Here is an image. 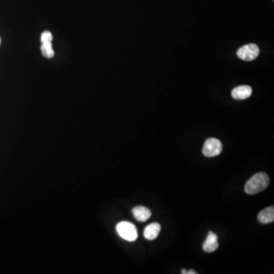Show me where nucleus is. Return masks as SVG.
I'll use <instances>...</instances> for the list:
<instances>
[{"label":"nucleus","instance_id":"f257e3e1","mask_svg":"<svg viewBox=\"0 0 274 274\" xmlns=\"http://www.w3.org/2000/svg\"><path fill=\"white\" fill-rule=\"evenodd\" d=\"M270 178L265 172H259L252 176L245 186L246 194L249 195L258 194L269 186Z\"/></svg>","mask_w":274,"mask_h":274},{"label":"nucleus","instance_id":"f03ea898","mask_svg":"<svg viewBox=\"0 0 274 274\" xmlns=\"http://www.w3.org/2000/svg\"><path fill=\"white\" fill-rule=\"evenodd\" d=\"M116 229L118 235L128 242H134L138 238L137 227L130 222H121L117 225Z\"/></svg>","mask_w":274,"mask_h":274},{"label":"nucleus","instance_id":"7ed1b4c3","mask_svg":"<svg viewBox=\"0 0 274 274\" xmlns=\"http://www.w3.org/2000/svg\"><path fill=\"white\" fill-rule=\"evenodd\" d=\"M223 143L216 138H210L207 139L203 145L202 152L203 155L208 158L217 156L223 151Z\"/></svg>","mask_w":274,"mask_h":274},{"label":"nucleus","instance_id":"20e7f679","mask_svg":"<svg viewBox=\"0 0 274 274\" xmlns=\"http://www.w3.org/2000/svg\"><path fill=\"white\" fill-rule=\"evenodd\" d=\"M260 49L258 45L255 44H246L239 49L237 56L241 60L245 61H252L258 57Z\"/></svg>","mask_w":274,"mask_h":274},{"label":"nucleus","instance_id":"39448f33","mask_svg":"<svg viewBox=\"0 0 274 274\" xmlns=\"http://www.w3.org/2000/svg\"><path fill=\"white\" fill-rule=\"evenodd\" d=\"M53 35L50 31H44L41 34L40 41H41V52L43 56L46 58H53L54 56V50L52 46Z\"/></svg>","mask_w":274,"mask_h":274},{"label":"nucleus","instance_id":"423d86ee","mask_svg":"<svg viewBox=\"0 0 274 274\" xmlns=\"http://www.w3.org/2000/svg\"><path fill=\"white\" fill-rule=\"evenodd\" d=\"M218 248H219V243H218L217 235L215 234L214 232L210 231L207 239H206V241L203 243V251L207 252V253H212V252L217 250Z\"/></svg>","mask_w":274,"mask_h":274},{"label":"nucleus","instance_id":"0eeeda50","mask_svg":"<svg viewBox=\"0 0 274 274\" xmlns=\"http://www.w3.org/2000/svg\"><path fill=\"white\" fill-rule=\"evenodd\" d=\"M252 94V89L249 86H241L232 91V96L236 100L249 99Z\"/></svg>","mask_w":274,"mask_h":274},{"label":"nucleus","instance_id":"6e6552de","mask_svg":"<svg viewBox=\"0 0 274 274\" xmlns=\"http://www.w3.org/2000/svg\"><path fill=\"white\" fill-rule=\"evenodd\" d=\"M132 213L137 221L141 222V223L147 221L152 216L151 210L147 207H142V206L134 207L133 209Z\"/></svg>","mask_w":274,"mask_h":274},{"label":"nucleus","instance_id":"1a4fd4ad","mask_svg":"<svg viewBox=\"0 0 274 274\" xmlns=\"http://www.w3.org/2000/svg\"><path fill=\"white\" fill-rule=\"evenodd\" d=\"M161 231V226L158 223H152L144 229V238L147 240L152 241L156 239Z\"/></svg>","mask_w":274,"mask_h":274},{"label":"nucleus","instance_id":"9d476101","mask_svg":"<svg viewBox=\"0 0 274 274\" xmlns=\"http://www.w3.org/2000/svg\"><path fill=\"white\" fill-rule=\"evenodd\" d=\"M258 220L263 224H268V223H273L274 221V207H268L265 210L260 212L258 216Z\"/></svg>","mask_w":274,"mask_h":274},{"label":"nucleus","instance_id":"9b49d317","mask_svg":"<svg viewBox=\"0 0 274 274\" xmlns=\"http://www.w3.org/2000/svg\"><path fill=\"white\" fill-rule=\"evenodd\" d=\"M197 274V272H195V271H193V270H190V271H187V274Z\"/></svg>","mask_w":274,"mask_h":274},{"label":"nucleus","instance_id":"f8f14e48","mask_svg":"<svg viewBox=\"0 0 274 274\" xmlns=\"http://www.w3.org/2000/svg\"><path fill=\"white\" fill-rule=\"evenodd\" d=\"M181 274H187V270L183 269L182 271H181Z\"/></svg>","mask_w":274,"mask_h":274},{"label":"nucleus","instance_id":"ddd939ff","mask_svg":"<svg viewBox=\"0 0 274 274\" xmlns=\"http://www.w3.org/2000/svg\"><path fill=\"white\" fill-rule=\"evenodd\" d=\"M0 44H1V37H0Z\"/></svg>","mask_w":274,"mask_h":274}]
</instances>
